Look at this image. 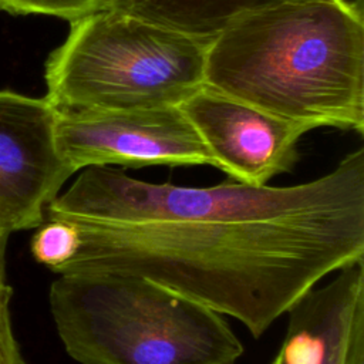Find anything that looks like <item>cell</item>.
<instances>
[{
	"label": "cell",
	"mask_w": 364,
	"mask_h": 364,
	"mask_svg": "<svg viewBox=\"0 0 364 364\" xmlns=\"http://www.w3.org/2000/svg\"><path fill=\"white\" fill-rule=\"evenodd\" d=\"M363 0L290 1L213 37L205 85L309 127L364 131Z\"/></svg>",
	"instance_id": "2"
},
{
	"label": "cell",
	"mask_w": 364,
	"mask_h": 364,
	"mask_svg": "<svg viewBox=\"0 0 364 364\" xmlns=\"http://www.w3.org/2000/svg\"><path fill=\"white\" fill-rule=\"evenodd\" d=\"M11 296L13 289L6 282V274H0V364H26L13 333L10 316Z\"/></svg>",
	"instance_id": "12"
},
{
	"label": "cell",
	"mask_w": 364,
	"mask_h": 364,
	"mask_svg": "<svg viewBox=\"0 0 364 364\" xmlns=\"http://www.w3.org/2000/svg\"><path fill=\"white\" fill-rule=\"evenodd\" d=\"M54 109L55 145L74 173L95 165L216 168L210 152L179 105Z\"/></svg>",
	"instance_id": "5"
},
{
	"label": "cell",
	"mask_w": 364,
	"mask_h": 364,
	"mask_svg": "<svg viewBox=\"0 0 364 364\" xmlns=\"http://www.w3.org/2000/svg\"><path fill=\"white\" fill-rule=\"evenodd\" d=\"M36 229L30 242L31 255L37 263L57 273L78 252L81 243L78 226L68 219L46 216Z\"/></svg>",
	"instance_id": "10"
},
{
	"label": "cell",
	"mask_w": 364,
	"mask_h": 364,
	"mask_svg": "<svg viewBox=\"0 0 364 364\" xmlns=\"http://www.w3.org/2000/svg\"><path fill=\"white\" fill-rule=\"evenodd\" d=\"M9 235H6L0 228V274H6V260H4V252H6V243H7Z\"/></svg>",
	"instance_id": "14"
},
{
	"label": "cell",
	"mask_w": 364,
	"mask_h": 364,
	"mask_svg": "<svg viewBox=\"0 0 364 364\" xmlns=\"http://www.w3.org/2000/svg\"><path fill=\"white\" fill-rule=\"evenodd\" d=\"M210 40L112 9L70 21L46 63L54 108L135 109L179 105L205 85Z\"/></svg>",
	"instance_id": "4"
},
{
	"label": "cell",
	"mask_w": 364,
	"mask_h": 364,
	"mask_svg": "<svg viewBox=\"0 0 364 364\" xmlns=\"http://www.w3.org/2000/svg\"><path fill=\"white\" fill-rule=\"evenodd\" d=\"M290 1L306 0H101L112 9L175 31L212 40L239 18Z\"/></svg>",
	"instance_id": "9"
},
{
	"label": "cell",
	"mask_w": 364,
	"mask_h": 364,
	"mask_svg": "<svg viewBox=\"0 0 364 364\" xmlns=\"http://www.w3.org/2000/svg\"><path fill=\"white\" fill-rule=\"evenodd\" d=\"M55 109L44 98L0 91V228H38L73 169L58 154Z\"/></svg>",
	"instance_id": "6"
},
{
	"label": "cell",
	"mask_w": 364,
	"mask_h": 364,
	"mask_svg": "<svg viewBox=\"0 0 364 364\" xmlns=\"http://www.w3.org/2000/svg\"><path fill=\"white\" fill-rule=\"evenodd\" d=\"M48 300L80 364H235L243 354L219 313L139 276L60 274Z\"/></svg>",
	"instance_id": "3"
},
{
	"label": "cell",
	"mask_w": 364,
	"mask_h": 364,
	"mask_svg": "<svg viewBox=\"0 0 364 364\" xmlns=\"http://www.w3.org/2000/svg\"><path fill=\"white\" fill-rule=\"evenodd\" d=\"M364 311V260L310 289L289 310L287 330L272 364H344L355 318Z\"/></svg>",
	"instance_id": "8"
},
{
	"label": "cell",
	"mask_w": 364,
	"mask_h": 364,
	"mask_svg": "<svg viewBox=\"0 0 364 364\" xmlns=\"http://www.w3.org/2000/svg\"><path fill=\"white\" fill-rule=\"evenodd\" d=\"M344 364H364V311L355 318Z\"/></svg>",
	"instance_id": "13"
},
{
	"label": "cell",
	"mask_w": 364,
	"mask_h": 364,
	"mask_svg": "<svg viewBox=\"0 0 364 364\" xmlns=\"http://www.w3.org/2000/svg\"><path fill=\"white\" fill-rule=\"evenodd\" d=\"M46 216L80 230L78 252L57 274L139 276L259 338L321 279L364 260V148L291 186L230 178L181 186L87 166Z\"/></svg>",
	"instance_id": "1"
},
{
	"label": "cell",
	"mask_w": 364,
	"mask_h": 364,
	"mask_svg": "<svg viewBox=\"0 0 364 364\" xmlns=\"http://www.w3.org/2000/svg\"><path fill=\"white\" fill-rule=\"evenodd\" d=\"M101 0H0V11L16 16L43 14L74 20L98 7Z\"/></svg>",
	"instance_id": "11"
},
{
	"label": "cell",
	"mask_w": 364,
	"mask_h": 364,
	"mask_svg": "<svg viewBox=\"0 0 364 364\" xmlns=\"http://www.w3.org/2000/svg\"><path fill=\"white\" fill-rule=\"evenodd\" d=\"M179 108L195 127L216 168L233 181L263 186L290 172L300 138L313 128L203 85Z\"/></svg>",
	"instance_id": "7"
}]
</instances>
